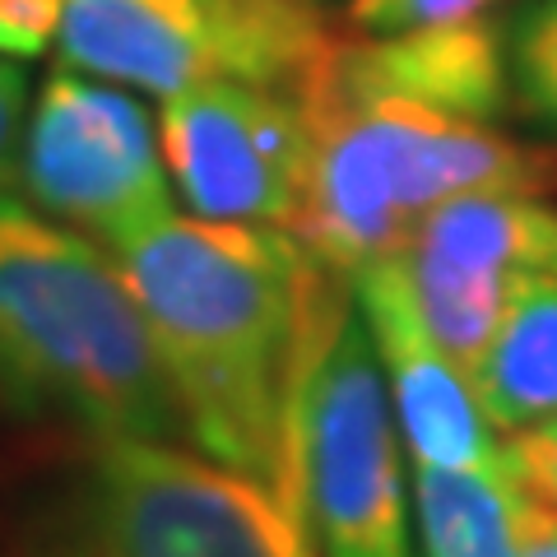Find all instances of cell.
Listing matches in <instances>:
<instances>
[{
  "instance_id": "obj_1",
  "label": "cell",
  "mask_w": 557,
  "mask_h": 557,
  "mask_svg": "<svg viewBox=\"0 0 557 557\" xmlns=\"http://www.w3.org/2000/svg\"><path fill=\"white\" fill-rule=\"evenodd\" d=\"M108 256L145 317L190 442L278 493L311 251L284 228L168 209Z\"/></svg>"
},
{
  "instance_id": "obj_2",
  "label": "cell",
  "mask_w": 557,
  "mask_h": 557,
  "mask_svg": "<svg viewBox=\"0 0 557 557\" xmlns=\"http://www.w3.org/2000/svg\"><path fill=\"white\" fill-rule=\"evenodd\" d=\"M307 116V186L293 237L335 274L405 247L432 205L465 190L557 196V149L409 98L354 94L317 65L293 84Z\"/></svg>"
},
{
  "instance_id": "obj_3",
  "label": "cell",
  "mask_w": 557,
  "mask_h": 557,
  "mask_svg": "<svg viewBox=\"0 0 557 557\" xmlns=\"http://www.w3.org/2000/svg\"><path fill=\"white\" fill-rule=\"evenodd\" d=\"M0 391L89 437L182 428L145 317L108 247L0 190Z\"/></svg>"
},
{
  "instance_id": "obj_4",
  "label": "cell",
  "mask_w": 557,
  "mask_h": 557,
  "mask_svg": "<svg viewBox=\"0 0 557 557\" xmlns=\"http://www.w3.org/2000/svg\"><path fill=\"white\" fill-rule=\"evenodd\" d=\"M278 497L321 557H413L405 442L348 278L311 265L284 399Z\"/></svg>"
},
{
  "instance_id": "obj_5",
  "label": "cell",
  "mask_w": 557,
  "mask_h": 557,
  "mask_svg": "<svg viewBox=\"0 0 557 557\" xmlns=\"http://www.w3.org/2000/svg\"><path fill=\"white\" fill-rule=\"evenodd\" d=\"M33 557H321L270 483L168 437H98Z\"/></svg>"
},
{
  "instance_id": "obj_6",
  "label": "cell",
  "mask_w": 557,
  "mask_h": 557,
  "mask_svg": "<svg viewBox=\"0 0 557 557\" xmlns=\"http://www.w3.org/2000/svg\"><path fill=\"white\" fill-rule=\"evenodd\" d=\"M325 42L307 0H61L57 28L70 70L159 98L209 79L293 89Z\"/></svg>"
},
{
  "instance_id": "obj_7",
  "label": "cell",
  "mask_w": 557,
  "mask_h": 557,
  "mask_svg": "<svg viewBox=\"0 0 557 557\" xmlns=\"http://www.w3.org/2000/svg\"><path fill=\"white\" fill-rule=\"evenodd\" d=\"M14 182L33 209L94 237L98 247L126 242L177 209L153 116L126 89L70 65L33 102Z\"/></svg>"
},
{
  "instance_id": "obj_8",
  "label": "cell",
  "mask_w": 557,
  "mask_h": 557,
  "mask_svg": "<svg viewBox=\"0 0 557 557\" xmlns=\"http://www.w3.org/2000/svg\"><path fill=\"white\" fill-rule=\"evenodd\" d=\"M307 116L293 89L209 79L163 98L159 149L186 214L298 228L307 186Z\"/></svg>"
},
{
  "instance_id": "obj_9",
  "label": "cell",
  "mask_w": 557,
  "mask_h": 557,
  "mask_svg": "<svg viewBox=\"0 0 557 557\" xmlns=\"http://www.w3.org/2000/svg\"><path fill=\"white\" fill-rule=\"evenodd\" d=\"M395 260L428 335L469 368L516 284L557 270V205L520 190H465L432 205Z\"/></svg>"
},
{
  "instance_id": "obj_10",
  "label": "cell",
  "mask_w": 557,
  "mask_h": 557,
  "mask_svg": "<svg viewBox=\"0 0 557 557\" xmlns=\"http://www.w3.org/2000/svg\"><path fill=\"white\" fill-rule=\"evenodd\" d=\"M348 293L376 348L399 442L413 465L460 469V474L507 469V442L483 418L465 368L428 335L395 251L358 265L348 274Z\"/></svg>"
},
{
  "instance_id": "obj_11",
  "label": "cell",
  "mask_w": 557,
  "mask_h": 557,
  "mask_svg": "<svg viewBox=\"0 0 557 557\" xmlns=\"http://www.w3.org/2000/svg\"><path fill=\"white\" fill-rule=\"evenodd\" d=\"M311 65L354 94L409 98L469 121H493L511 98L507 42L483 14L405 33H362V38L330 33Z\"/></svg>"
},
{
  "instance_id": "obj_12",
  "label": "cell",
  "mask_w": 557,
  "mask_h": 557,
  "mask_svg": "<svg viewBox=\"0 0 557 557\" xmlns=\"http://www.w3.org/2000/svg\"><path fill=\"white\" fill-rule=\"evenodd\" d=\"M465 376L483 418L502 437L557 418V270L516 284Z\"/></svg>"
},
{
  "instance_id": "obj_13",
  "label": "cell",
  "mask_w": 557,
  "mask_h": 557,
  "mask_svg": "<svg viewBox=\"0 0 557 557\" xmlns=\"http://www.w3.org/2000/svg\"><path fill=\"white\" fill-rule=\"evenodd\" d=\"M409 507L423 557H516V479L413 465Z\"/></svg>"
},
{
  "instance_id": "obj_14",
  "label": "cell",
  "mask_w": 557,
  "mask_h": 557,
  "mask_svg": "<svg viewBox=\"0 0 557 557\" xmlns=\"http://www.w3.org/2000/svg\"><path fill=\"white\" fill-rule=\"evenodd\" d=\"M516 102L557 131V0H534L507 42Z\"/></svg>"
},
{
  "instance_id": "obj_15",
  "label": "cell",
  "mask_w": 557,
  "mask_h": 557,
  "mask_svg": "<svg viewBox=\"0 0 557 557\" xmlns=\"http://www.w3.org/2000/svg\"><path fill=\"white\" fill-rule=\"evenodd\" d=\"M497 0H348V24L358 33H405L428 24L479 20Z\"/></svg>"
},
{
  "instance_id": "obj_16",
  "label": "cell",
  "mask_w": 557,
  "mask_h": 557,
  "mask_svg": "<svg viewBox=\"0 0 557 557\" xmlns=\"http://www.w3.org/2000/svg\"><path fill=\"white\" fill-rule=\"evenodd\" d=\"M507 442V469L525 493L544 497L548 507H557V418L525 432H511Z\"/></svg>"
},
{
  "instance_id": "obj_17",
  "label": "cell",
  "mask_w": 557,
  "mask_h": 557,
  "mask_svg": "<svg viewBox=\"0 0 557 557\" xmlns=\"http://www.w3.org/2000/svg\"><path fill=\"white\" fill-rule=\"evenodd\" d=\"M61 0H0V57L28 61L57 42Z\"/></svg>"
},
{
  "instance_id": "obj_18",
  "label": "cell",
  "mask_w": 557,
  "mask_h": 557,
  "mask_svg": "<svg viewBox=\"0 0 557 557\" xmlns=\"http://www.w3.org/2000/svg\"><path fill=\"white\" fill-rule=\"evenodd\" d=\"M24 112H28V75L10 57H0V190L14 182Z\"/></svg>"
},
{
  "instance_id": "obj_19",
  "label": "cell",
  "mask_w": 557,
  "mask_h": 557,
  "mask_svg": "<svg viewBox=\"0 0 557 557\" xmlns=\"http://www.w3.org/2000/svg\"><path fill=\"white\" fill-rule=\"evenodd\" d=\"M516 557H557V507L516 483Z\"/></svg>"
}]
</instances>
